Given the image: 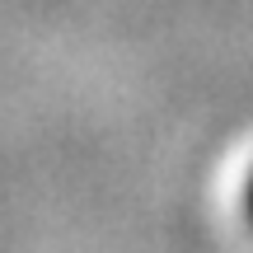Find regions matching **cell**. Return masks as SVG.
<instances>
[{
  "instance_id": "1",
  "label": "cell",
  "mask_w": 253,
  "mask_h": 253,
  "mask_svg": "<svg viewBox=\"0 0 253 253\" xmlns=\"http://www.w3.org/2000/svg\"><path fill=\"white\" fill-rule=\"evenodd\" d=\"M244 211H249V220H253V173H249V188H244Z\"/></svg>"
}]
</instances>
